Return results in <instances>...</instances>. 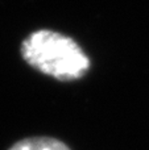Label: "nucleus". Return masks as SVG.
Returning a JSON list of instances; mask_svg holds the SVG:
<instances>
[{
	"mask_svg": "<svg viewBox=\"0 0 149 150\" xmlns=\"http://www.w3.org/2000/svg\"><path fill=\"white\" fill-rule=\"evenodd\" d=\"M21 55L40 73L63 82L79 79L90 69L89 57L73 38L48 29L29 34L21 44Z\"/></svg>",
	"mask_w": 149,
	"mask_h": 150,
	"instance_id": "nucleus-1",
	"label": "nucleus"
},
{
	"mask_svg": "<svg viewBox=\"0 0 149 150\" xmlns=\"http://www.w3.org/2000/svg\"><path fill=\"white\" fill-rule=\"evenodd\" d=\"M8 150H71L65 142L53 137H29L15 142Z\"/></svg>",
	"mask_w": 149,
	"mask_h": 150,
	"instance_id": "nucleus-2",
	"label": "nucleus"
}]
</instances>
